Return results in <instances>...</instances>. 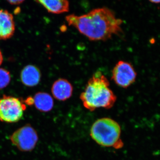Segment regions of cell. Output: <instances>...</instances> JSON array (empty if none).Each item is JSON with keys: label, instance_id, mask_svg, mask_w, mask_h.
<instances>
[{"label": "cell", "instance_id": "obj_1", "mask_svg": "<svg viewBox=\"0 0 160 160\" xmlns=\"http://www.w3.org/2000/svg\"><path fill=\"white\" fill-rule=\"evenodd\" d=\"M66 20L69 26L92 41H106L123 32V21L107 7L96 8L82 15H69Z\"/></svg>", "mask_w": 160, "mask_h": 160}, {"label": "cell", "instance_id": "obj_2", "mask_svg": "<svg viewBox=\"0 0 160 160\" xmlns=\"http://www.w3.org/2000/svg\"><path fill=\"white\" fill-rule=\"evenodd\" d=\"M107 78L97 71L88 81L80 98L84 107L93 111L99 108L111 109L117 101V97L109 88Z\"/></svg>", "mask_w": 160, "mask_h": 160}, {"label": "cell", "instance_id": "obj_3", "mask_svg": "<svg viewBox=\"0 0 160 160\" xmlns=\"http://www.w3.org/2000/svg\"><path fill=\"white\" fill-rule=\"evenodd\" d=\"M121 126L117 122L110 118H103L93 123L90 135L100 146L120 149L124 146L121 139Z\"/></svg>", "mask_w": 160, "mask_h": 160}, {"label": "cell", "instance_id": "obj_4", "mask_svg": "<svg viewBox=\"0 0 160 160\" xmlns=\"http://www.w3.org/2000/svg\"><path fill=\"white\" fill-rule=\"evenodd\" d=\"M25 109L18 98L3 96L0 99V121L8 123L18 122L23 117Z\"/></svg>", "mask_w": 160, "mask_h": 160}, {"label": "cell", "instance_id": "obj_5", "mask_svg": "<svg viewBox=\"0 0 160 160\" xmlns=\"http://www.w3.org/2000/svg\"><path fill=\"white\" fill-rule=\"evenodd\" d=\"M10 139L20 150L28 152L34 149L38 137L35 129L31 125L27 124L16 130L10 136Z\"/></svg>", "mask_w": 160, "mask_h": 160}, {"label": "cell", "instance_id": "obj_6", "mask_svg": "<svg viewBox=\"0 0 160 160\" xmlns=\"http://www.w3.org/2000/svg\"><path fill=\"white\" fill-rule=\"evenodd\" d=\"M137 76L133 66L123 61L118 62L112 72V79L117 86L123 88H127L134 83Z\"/></svg>", "mask_w": 160, "mask_h": 160}, {"label": "cell", "instance_id": "obj_7", "mask_svg": "<svg viewBox=\"0 0 160 160\" xmlns=\"http://www.w3.org/2000/svg\"><path fill=\"white\" fill-rule=\"evenodd\" d=\"M51 91L55 98L59 101H65L69 99L72 95L73 86L68 80L60 78L53 83Z\"/></svg>", "mask_w": 160, "mask_h": 160}, {"label": "cell", "instance_id": "obj_8", "mask_svg": "<svg viewBox=\"0 0 160 160\" xmlns=\"http://www.w3.org/2000/svg\"><path fill=\"white\" fill-rule=\"evenodd\" d=\"M15 28L12 14L7 10L0 9V40L11 38L14 34Z\"/></svg>", "mask_w": 160, "mask_h": 160}, {"label": "cell", "instance_id": "obj_9", "mask_svg": "<svg viewBox=\"0 0 160 160\" xmlns=\"http://www.w3.org/2000/svg\"><path fill=\"white\" fill-rule=\"evenodd\" d=\"M41 73L39 69L33 65H28L24 67L21 74L22 82L29 87L37 86L41 80Z\"/></svg>", "mask_w": 160, "mask_h": 160}, {"label": "cell", "instance_id": "obj_10", "mask_svg": "<svg viewBox=\"0 0 160 160\" xmlns=\"http://www.w3.org/2000/svg\"><path fill=\"white\" fill-rule=\"evenodd\" d=\"M37 2L42 5L49 12L54 14L68 12L69 10V3L66 0H40Z\"/></svg>", "mask_w": 160, "mask_h": 160}, {"label": "cell", "instance_id": "obj_11", "mask_svg": "<svg viewBox=\"0 0 160 160\" xmlns=\"http://www.w3.org/2000/svg\"><path fill=\"white\" fill-rule=\"evenodd\" d=\"M33 102L38 110L44 112L51 111L54 105L52 97L48 93L44 92H39L35 95Z\"/></svg>", "mask_w": 160, "mask_h": 160}, {"label": "cell", "instance_id": "obj_12", "mask_svg": "<svg viewBox=\"0 0 160 160\" xmlns=\"http://www.w3.org/2000/svg\"><path fill=\"white\" fill-rule=\"evenodd\" d=\"M11 77L9 72L6 69L0 68V89L5 88L10 82Z\"/></svg>", "mask_w": 160, "mask_h": 160}, {"label": "cell", "instance_id": "obj_13", "mask_svg": "<svg viewBox=\"0 0 160 160\" xmlns=\"http://www.w3.org/2000/svg\"><path fill=\"white\" fill-rule=\"evenodd\" d=\"M24 2V1H19V0H18V1H16V0H15V1H8V2H9L11 5H19V4H21Z\"/></svg>", "mask_w": 160, "mask_h": 160}, {"label": "cell", "instance_id": "obj_14", "mask_svg": "<svg viewBox=\"0 0 160 160\" xmlns=\"http://www.w3.org/2000/svg\"><path fill=\"white\" fill-rule=\"evenodd\" d=\"M3 60L2 55V52H1V50H0V66H1V64L2 63Z\"/></svg>", "mask_w": 160, "mask_h": 160}, {"label": "cell", "instance_id": "obj_15", "mask_svg": "<svg viewBox=\"0 0 160 160\" xmlns=\"http://www.w3.org/2000/svg\"><path fill=\"white\" fill-rule=\"evenodd\" d=\"M150 2L152 3H154V4H158V3H160V0H157V1H150Z\"/></svg>", "mask_w": 160, "mask_h": 160}]
</instances>
